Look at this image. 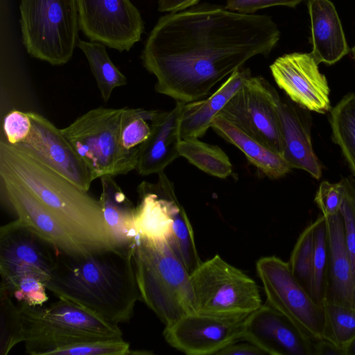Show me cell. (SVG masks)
I'll use <instances>...</instances> for the list:
<instances>
[{
  "label": "cell",
  "instance_id": "obj_20",
  "mask_svg": "<svg viewBox=\"0 0 355 355\" xmlns=\"http://www.w3.org/2000/svg\"><path fill=\"white\" fill-rule=\"evenodd\" d=\"M307 110L281 98L279 116L284 144L283 157L293 168L302 169L315 179L322 176V166L311 138V118Z\"/></svg>",
  "mask_w": 355,
  "mask_h": 355
},
{
  "label": "cell",
  "instance_id": "obj_22",
  "mask_svg": "<svg viewBox=\"0 0 355 355\" xmlns=\"http://www.w3.org/2000/svg\"><path fill=\"white\" fill-rule=\"evenodd\" d=\"M251 76L250 70L242 67L236 70L209 97L183 103L180 123L182 139L203 137L214 118L241 88L245 79Z\"/></svg>",
  "mask_w": 355,
  "mask_h": 355
},
{
  "label": "cell",
  "instance_id": "obj_1",
  "mask_svg": "<svg viewBox=\"0 0 355 355\" xmlns=\"http://www.w3.org/2000/svg\"><path fill=\"white\" fill-rule=\"evenodd\" d=\"M280 31L270 16L199 3L161 17L141 59L155 91L182 103L205 98L252 58L270 53Z\"/></svg>",
  "mask_w": 355,
  "mask_h": 355
},
{
  "label": "cell",
  "instance_id": "obj_31",
  "mask_svg": "<svg viewBox=\"0 0 355 355\" xmlns=\"http://www.w3.org/2000/svg\"><path fill=\"white\" fill-rule=\"evenodd\" d=\"M313 236L312 225L307 226L298 237L288 263L291 270L300 284L310 295Z\"/></svg>",
  "mask_w": 355,
  "mask_h": 355
},
{
  "label": "cell",
  "instance_id": "obj_29",
  "mask_svg": "<svg viewBox=\"0 0 355 355\" xmlns=\"http://www.w3.org/2000/svg\"><path fill=\"white\" fill-rule=\"evenodd\" d=\"M313 252L310 295L323 305L327 269L328 246L326 218L322 215L313 223Z\"/></svg>",
  "mask_w": 355,
  "mask_h": 355
},
{
  "label": "cell",
  "instance_id": "obj_23",
  "mask_svg": "<svg viewBox=\"0 0 355 355\" xmlns=\"http://www.w3.org/2000/svg\"><path fill=\"white\" fill-rule=\"evenodd\" d=\"M102 192L100 202L105 220L113 236L117 249H132L137 230L135 209L112 176L101 178Z\"/></svg>",
  "mask_w": 355,
  "mask_h": 355
},
{
  "label": "cell",
  "instance_id": "obj_11",
  "mask_svg": "<svg viewBox=\"0 0 355 355\" xmlns=\"http://www.w3.org/2000/svg\"><path fill=\"white\" fill-rule=\"evenodd\" d=\"M58 251L18 218L0 229L1 285L9 288L19 279L35 277L46 286Z\"/></svg>",
  "mask_w": 355,
  "mask_h": 355
},
{
  "label": "cell",
  "instance_id": "obj_5",
  "mask_svg": "<svg viewBox=\"0 0 355 355\" xmlns=\"http://www.w3.org/2000/svg\"><path fill=\"white\" fill-rule=\"evenodd\" d=\"M18 318L17 344L24 343L32 355H48L54 347L71 341L123 338L119 324L62 299L46 306L21 304Z\"/></svg>",
  "mask_w": 355,
  "mask_h": 355
},
{
  "label": "cell",
  "instance_id": "obj_33",
  "mask_svg": "<svg viewBox=\"0 0 355 355\" xmlns=\"http://www.w3.org/2000/svg\"><path fill=\"white\" fill-rule=\"evenodd\" d=\"M346 193L340 207L343 218L347 247L352 264L353 282L355 292V175L343 179Z\"/></svg>",
  "mask_w": 355,
  "mask_h": 355
},
{
  "label": "cell",
  "instance_id": "obj_27",
  "mask_svg": "<svg viewBox=\"0 0 355 355\" xmlns=\"http://www.w3.org/2000/svg\"><path fill=\"white\" fill-rule=\"evenodd\" d=\"M180 156L212 176L224 179L232 173V165L227 154L218 146L205 143L198 138L182 139Z\"/></svg>",
  "mask_w": 355,
  "mask_h": 355
},
{
  "label": "cell",
  "instance_id": "obj_13",
  "mask_svg": "<svg viewBox=\"0 0 355 355\" xmlns=\"http://www.w3.org/2000/svg\"><path fill=\"white\" fill-rule=\"evenodd\" d=\"M248 315L191 313L165 326L163 336L171 347L184 354H216L226 346L242 339Z\"/></svg>",
  "mask_w": 355,
  "mask_h": 355
},
{
  "label": "cell",
  "instance_id": "obj_34",
  "mask_svg": "<svg viewBox=\"0 0 355 355\" xmlns=\"http://www.w3.org/2000/svg\"><path fill=\"white\" fill-rule=\"evenodd\" d=\"M2 287L7 289L21 304L31 306H42L48 300L46 284L35 277L19 279L8 288Z\"/></svg>",
  "mask_w": 355,
  "mask_h": 355
},
{
  "label": "cell",
  "instance_id": "obj_2",
  "mask_svg": "<svg viewBox=\"0 0 355 355\" xmlns=\"http://www.w3.org/2000/svg\"><path fill=\"white\" fill-rule=\"evenodd\" d=\"M46 288L58 299L117 324L128 322L141 301L132 249L76 256L59 253Z\"/></svg>",
  "mask_w": 355,
  "mask_h": 355
},
{
  "label": "cell",
  "instance_id": "obj_15",
  "mask_svg": "<svg viewBox=\"0 0 355 355\" xmlns=\"http://www.w3.org/2000/svg\"><path fill=\"white\" fill-rule=\"evenodd\" d=\"M270 69L277 85L293 103L320 114L331 110L327 78L311 53L284 54Z\"/></svg>",
  "mask_w": 355,
  "mask_h": 355
},
{
  "label": "cell",
  "instance_id": "obj_9",
  "mask_svg": "<svg viewBox=\"0 0 355 355\" xmlns=\"http://www.w3.org/2000/svg\"><path fill=\"white\" fill-rule=\"evenodd\" d=\"M266 302L286 316L314 345L324 339V305L316 303L293 275L288 263L265 257L256 264Z\"/></svg>",
  "mask_w": 355,
  "mask_h": 355
},
{
  "label": "cell",
  "instance_id": "obj_7",
  "mask_svg": "<svg viewBox=\"0 0 355 355\" xmlns=\"http://www.w3.org/2000/svg\"><path fill=\"white\" fill-rule=\"evenodd\" d=\"M123 110V107H98L61 129L94 180L125 175L135 170L138 153L126 151L120 143Z\"/></svg>",
  "mask_w": 355,
  "mask_h": 355
},
{
  "label": "cell",
  "instance_id": "obj_26",
  "mask_svg": "<svg viewBox=\"0 0 355 355\" xmlns=\"http://www.w3.org/2000/svg\"><path fill=\"white\" fill-rule=\"evenodd\" d=\"M76 46L85 55L101 97L107 103L115 88L127 84V78L111 61L105 45L78 40Z\"/></svg>",
  "mask_w": 355,
  "mask_h": 355
},
{
  "label": "cell",
  "instance_id": "obj_3",
  "mask_svg": "<svg viewBox=\"0 0 355 355\" xmlns=\"http://www.w3.org/2000/svg\"><path fill=\"white\" fill-rule=\"evenodd\" d=\"M0 177L31 191L87 253L116 248L99 200L3 139L0 141Z\"/></svg>",
  "mask_w": 355,
  "mask_h": 355
},
{
  "label": "cell",
  "instance_id": "obj_18",
  "mask_svg": "<svg viewBox=\"0 0 355 355\" xmlns=\"http://www.w3.org/2000/svg\"><path fill=\"white\" fill-rule=\"evenodd\" d=\"M183 103L169 111L159 110L151 132L139 149L135 170L143 176L158 174L180 156V114Z\"/></svg>",
  "mask_w": 355,
  "mask_h": 355
},
{
  "label": "cell",
  "instance_id": "obj_37",
  "mask_svg": "<svg viewBox=\"0 0 355 355\" xmlns=\"http://www.w3.org/2000/svg\"><path fill=\"white\" fill-rule=\"evenodd\" d=\"M303 0H227L225 8L242 14H254L255 12L272 6H283L295 8Z\"/></svg>",
  "mask_w": 355,
  "mask_h": 355
},
{
  "label": "cell",
  "instance_id": "obj_35",
  "mask_svg": "<svg viewBox=\"0 0 355 355\" xmlns=\"http://www.w3.org/2000/svg\"><path fill=\"white\" fill-rule=\"evenodd\" d=\"M346 188L343 179L338 183L323 181L315 196V202L322 215L330 216L338 214L343 202Z\"/></svg>",
  "mask_w": 355,
  "mask_h": 355
},
{
  "label": "cell",
  "instance_id": "obj_25",
  "mask_svg": "<svg viewBox=\"0 0 355 355\" xmlns=\"http://www.w3.org/2000/svg\"><path fill=\"white\" fill-rule=\"evenodd\" d=\"M332 139L341 149L355 175V92L346 94L331 110Z\"/></svg>",
  "mask_w": 355,
  "mask_h": 355
},
{
  "label": "cell",
  "instance_id": "obj_30",
  "mask_svg": "<svg viewBox=\"0 0 355 355\" xmlns=\"http://www.w3.org/2000/svg\"><path fill=\"white\" fill-rule=\"evenodd\" d=\"M324 339L342 349L355 337V309L324 302Z\"/></svg>",
  "mask_w": 355,
  "mask_h": 355
},
{
  "label": "cell",
  "instance_id": "obj_38",
  "mask_svg": "<svg viewBox=\"0 0 355 355\" xmlns=\"http://www.w3.org/2000/svg\"><path fill=\"white\" fill-rule=\"evenodd\" d=\"M236 341L221 350L218 352L217 355H265L267 354L264 351L260 349L253 343L245 340V343H239Z\"/></svg>",
  "mask_w": 355,
  "mask_h": 355
},
{
  "label": "cell",
  "instance_id": "obj_19",
  "mask_svg": "<svg viewBox=\"0 0 355 355\" xmlns=\"http://www.w3.org/2000/svg\"><path fill=\"white\" fill-rule=\"evenodd\" d=\"M324 217L328 259L324 302L355 309L352 264L345 241L343 218L340 211Z\"/></svg>",
  "mask_w": 355,
  "mask_h": 355
},
{
  "label": "cell",
  "instance_id": "obj_32",
  "mask_svg": "<svg viewBox=\"0 0 355 355\" xmlns=\"http://www.w3.org/2000/svg\"><path fill=\"white\" fill-rule=\"evenodd\" d=\"M1 355H6L17 345L16 338L18 331V310L12 300L10 292L1 286Z\"/></svg>",
  "mask_w": 355,
  "mask_h": 355
},
{
  "label": "cell",
  "instance_id": "obj_4",
  "mask_svg": "<svg viewBox=\"0 0 355 355\" xmlns=\"http://www.w3.org/2000/svg\"><path fill=\"white\" fill-rule=\"evenodd\" d=\"M132 257L141 301L165 326L197 313L190 273L166 241L137 236Z\"/></svg>",
  "mask_w": 355,
  "mask_h": 355
},
{
  "label": "cell",
  "instance_id": "obj_17",
  "mask_svg": "<svg viewBox=\"0 0 355 355\" xmlns=\"http://www.w3.org/2000/svg\"><path fill=\"white\" fill-rule=\"evenodd\" d=\"M1 191L17 218L52 245L60 254L87 253L44 204L23 185L0 177Z\"/></svg>",
  "mask_w": 355,
  "mask_h": 355
},
{
  "label": "cell",
  "instance_id": "obj_21",
  "mask_svg": "<svg viewBox=\"0 0 355 355\" xmlns=\"http://www.w3.org/2000/svg\"><path fill=\"white\" fill-rule=\"evenodd\" d=\"M306 4L311 21V54L318 64H334L350 51L336 8L329 0H307Z\"/></svg>",
  "mask_w": 355,
  "mask_h": 355
},
{
  "label": "cell",
  "instance_id": "obj_40",
  "mask_svg": "<svg viewBox=\"0 0 355 355\" xmlns=\"http://www.w3.org/2000/svg\"><path fill=\"white\" fill-rule=\"evenodd\" d=\"M345 355H355V337L345 347Z\"/></svg>",
  "mask_w": 355,
  "mask_h": 355
},
{
  "label": "cell",
  "instance_id": "obj_39",
  "mask_svg": "<svg viewBox=\"0 0 355 355\" xmlns=\"http://www.w3.org/2000/svg\"><path fill=\"white\" fill-rule=\"evenodd\" d=\"M201 0H158V10L173 12L187 9L200 3Z\"/></svg>",
  "mask_w": 355,
  "mask_h": 355
},
{
  "label": "cell",
  "instance_id": "obj_24",
  "mask_svg": "<svg viewBox=\"0 0 355 355\" xmlns=\"http://www.w3.org/2000/svg\"><path fill=\"white\" fill-rule=\"evenodd\" d=\"M211 128L241 150L247 159L266 176L277 179L292 169L283 156L266 147L223 116L218 114L213 120Z\"/></svg>",
  "mask_w": 355,
  "mask_h": 355
},
{
  "label": "cell",
  "instance_id": "obj_41",
  "mask_svg": "<svg viewBox=\"0 0 355 355\" xmlns=\"http://www.w3.org/2000/svg\"><path fill=\"white\" fill-rule=\"evenodd\" d=\"M352 51L353 53V55H354V58L355 59V45L353 46V48L352 49Z\"/></svg>",
  "mask_w": 355,
  "mask_h": 355
},
{
  "label": "cell",
  "instance_id": "obj_12",
  "mask_svg": "<svg viewBox=\"0 0 355 355\" xmlns=\"http://www.w3.org/2000/svg\"><path fill=\"white\" fill-rule=\"evenodd\" d=\"M79 29L92 42L123 52L141 39L144 23L130 0H77Z\"/></svg>",
  "mask_w": 355,
  "mask_h": 355
},
{
  "label": "cell",
  "instance_id": "obj_36",
  "mask_svg": "<svg viewBox=\"0 0 355 355\" xmlns=\"http://www.w3.org/2000/svg\"><path fill=\"white\" fill-rule=\"evenodd\" d=\"M31 128V120L27 112L19 110L9 112L3 121L6 141L13 146L24 141L30 134Z\"/></svg>",
  "mask_w": 355,
  "mask_h": 355
},
{
  "label": "cell",
  "instance_id": "obj_8",
  "mask_svg": "<svg viewBox=\"0 0 355 355\" xmlns=\"http://www.w3.org/2000/svg\"><path fill=\"white\" fill-rule=\"evenodd\" d=\"M190 277L197 313L248 315L262 305L255 281L218 254L202 261Z\"/></svg>",
  "mask_w": 355,
  "mask_h": 355
},
{
  "label": "cell",
  "instance_id": "obj_10",
  "mask_svg": "<svg viewBox=\"0 0 355 355\" xmlns=\"http://www.w3.org/2000/svg\"><path fill=\"white\" fill-rule=\"evenodd\" d=\"M281 97L262 76H250L220 111L245 133L283 156L284 144L279 116Z\"/></svg>",
  "mask_w": 355,
  "mask_h": 355
},
{
  "label": "cell",
  "instance_id": "obj_16",
  "mask_svg": "<svg viewBox=\"0 0 355 355\" xmlns=\"http://www.w3.org/2000/svg\"><path fill=\"white\" fill-rule=\"evenodd\" d=\"M271 355H314L313 343L267 302L248 315L242 339Z\"/></svg>",
  "mask_w": 355,
  "mask_h": 355
},
{
  "label": "cell",
  "instance_id": "obj_6",
  "mask_svg": "<svg viewBox=\"0 0 355 355\" xmlns=\"http://www.w3.org/2000/svg\"><path fill=\"white\" fill-rule=\"evenodd\" d=\"M19 24L27 53L54 65L72 58L78 37L77 0H20Z\"/></svg>",
  "mask_w": 355,
  "mask_h": 355
},
{
  "label": "cell",
  "instance_id": "obj_28",
  "mask_svg": "<svg viewBox=\"0 0 355 355\" xmlns=\"http://www.w3.org/2000/svg\"><path fill=\"white\" fill-rule=\"evenodd\" d=\"M159 110L123 107L120 125V143L128 152L139 153L149 137L154 119Z\"/></svg>",
  "mask_w": 355,
  "mask_h": 355
},
{
  "label": "cell",
  "instance_id": "obj_14",
  "mask_svg": "<svg viewBox=\"0 0 355 355\" xmlns=\"http://www.w3.org/2000/svg\"><path fill=\"white\" fill-rule=\"evenodd\" d=\"M27 114L32 123L31 132L24 141L15 146L88 191L94 177L61 129L40 114L34 112Z\"/></svg>",
  "mask_w": 355,
  "mask_h": 355
}]
</instances>
